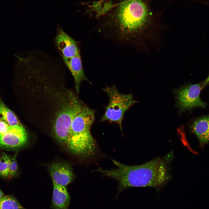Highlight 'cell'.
Returning <instances> with one entry per match:
<instances>
[{"mask_svg":"<svg viewBox=\"0 0 209 209\" xmlns=\"http://www.w3.org/2000/svg\"><path fill=\"white\" fill-rule=\"evenodd\" d=\"M4 196V194L1 190L0 189V199Z\"/></svg>","mask_w":209,"mask_h":209,"instance_id":"obj_17","label":"cell"},{"mask_svg":"<svg viewBox=\"0 0 209 209\" xmlns=\"http://www.w3.org/2000/svg\"><path fill=\"white\" fill-rule=\"evenodd\" d=\"M29 143L28 135L24 126L11 127L8 132L0 134V150L19 149L26 146Z\"/></svg>","mask_w":209,"mask_h":209,"instance_id":"obj_7","label":"cell"},{"mask_svg":"<svg viewBox=\"0 0 209 209\" xmlns=\"http://www.w3.org/2000/svg\"><path fill=\"white\" fill-rule=\"evenodd\" d=\"M53 183V191L51 208L53 209H68L71 198L66 187Z\"/></svg>","mask_w":209,"mask_h":209,"instance_id":"obj_10","label":"cell"},{"mask_svg":"<svg viewBox=\"0 0 209 209\" xmlns=\"http://www.w3.org/2000/svg\"><path fill=\"white\" fill-rule=\"evenodd\" d=\"M16 155L13 156L12 165L10 169L8 178L14 176L16 174L18 170V164L16 160Z\"/></svg>","mask_w":209,"mask_h":209,"instance_id":"obj_15","label":"cell"},{"mask_svg":"<svg viewBox=\"0 0 209 209\" xmlns=\"http://www.w3.org/2000/svg\"><path fill=\"white\" fill-rule=\"evenodd\" d=\"M109 98L106 111L100 122L107 121L117 124L122 133V121L125 112L137 101L135 100L132 94L120 93L116 87H107L102 89Z\"/></svg>","mask_w":209,"mask_h":209,"instance_id":"obj_4","label":"cell"},{"mask_svg":"<svg viewBox=\"0 0 209 209\" xmlns=\"http://www.w3.org/2000/svg\"><path fill=\"white\" fill-rule=\"evenodd\" d=\"M13 156L2 152L0 154V176L8 178Z\"/></svg>","mask_w":209,"mask_h":209,"instance_id":"obj_14","label":"cell"},{"mask_svg":"<svg viewBox=\"0 0 209 209\" xmlns=\"http://www.w3.org/2000/svg\"><path fill=\"white\" fill-rule=\"evenodd\" d=\"M53 183L66 187L74 180L75 175L72 163L62 160H57L44 164Z\"/></svg>","mask_w":209,"mask_h":209,"instance_id":"obj_6","label":"cell"},{"mask_svg":"<svg viewBox=\"0 0 209 209\" xmlns=\"http://www.w3.org/2000/svg\"><path fill=\"white\" fill-rule=\"evenodd\" d=\"M111 160L117 166L116 168L106 170L100 167L97 171L103 176L116 181L120 192L130 187H158L165 183L170 178L165 160L162 158H155L140 165H132Z\"/></svg>","mask_w":209,"mask_h":209,"instance_id":"obj_1","label":"cell"},{"mask_svg":"<svg viewBox=\"0 0 209 209\" xmlns=\"http://www.w3.org/2000/svg\"><path fill=\"white\" fill-rule=\"evenodd\" d=\"M56 46L62 56L73 57L80 53L79 43L58 27L55 39Z\"/></svg>","mask_w":209,"mask_h":209,"instance_id":"obj_8","label":"cell"},{"mask_svg":"<svg viewBox=\"0 0 209 209\" xmlns=\"http://www.w3.org/2000/svg\"><path fill=\"white\" fill-rule=\"evenodd\" d=\"M0 209H26L12 195L3 196L0 199Z\"/></svg>","mask_w":209,"mask_h":209,"instance_id":"obj_13","label":"cell"},{"mask_svg":"<svg viewBox=\"0 0 209 209\" xmlns=\"http://www.w3.org/2000/svg\"><path fill=\"white\" fill-rule=\"evenodd\" d=\"M208 83V77L199 83L186 84L174 90L176 105L181 112L196 107H206L207 104L201 100L200 95L201 90Z\"/></svg>","mask_w":209,"mask_h":209,"instance_id":"obj_5","label":"cell"},{"mask_svg":"<svg viewBox=\"0 0 209 209\" xmlns=\"http://www.w3.org/2000/svg\"><path fill=\"white\" fill-rule=\"evenodd\" d=\"M113 6L111 18L123 33L137 34L149 22V11L144 0H120Z\"/></svg>","mask_w":209,"mask_h":209,"instance_id":"obj_3","label":"cell"},{"mask_svg":"<svg viewBox=\"0 0 209 209\" xmlns=\"http://www.w3.org/2000/svg\"><path fill=\"white\" fill-rule=\"evenodd\" d=\"M0 120L5 122L11 127L23 126L14 113L0 100Z\"/></svg>","mask_w":209,"mask_h":209,"instance_id":"obj_12","label":"cell"},{"mask_svg":"<svg viewBox=\"0 0 209 209\" xmlns=\"http://www.w3.org/2000/svg\"><path fill=\"white\" fill-rule=\"evenodd\" d=\"M193 133L198 139L200 144L208 143L209 140V116L206 115L195 119L191 125Z\"/></svg>","mask_w":209,"mask_h":209,"instance_id":"obj_11","label":"cell"},{"mask_svg":"<svg viewBox=\"0 0 209 209\" xmlns=\"http://www.w3.org/2000/svg\"><path fill=\"white\" fill-rule=\"evenodd\" d=\"M11 127L5 122L0 120V134H5L9 132Z\"/></svg>","mask_w":209,"mask_h":209,"instance_id":"obj_16","label":"cell"},{"mask_svg":"<svg viewBox=\"0 0 209 209\" xmlns=\"http://www.w3.org/2000/svg\"><path fill=\"white\" fill-rule=\"evenodd\" d=\"M62 57L65 64L73 76L75 91L76 93L78 94L80 91V84L82 81H87L91 83L84 74L80 53L72 57Z\"/></svg>","mask_w":209,"mask_h":209,"instance_id":"obj_9","label":"cell"},{"mask_svg":"<svg viewBox=\"0 0 209 209\" xmlns=\"http://www.w3.org/2000/svg\"><path fill=\"white\" fill-rule=\"evenodd\" d=\"M95 111L86 105L73 120L63 148L70 154L86 161L97 160L103 156L91 131Z\"/></svg>","mask_w":209,"mask_h":209,"instance_id":"obj_2","label":"cell"}]
</instances>
